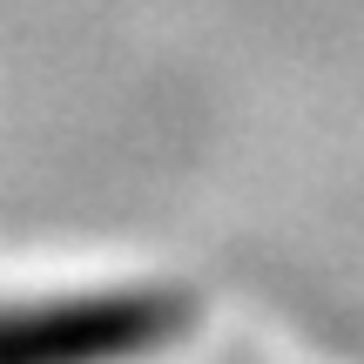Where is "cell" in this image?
<instances>
[{"instance_id":"1","label":"cell","mask_w":364,"mask_h":364,"mask_svg":"<svg viewBox=\"0 0 364 364\" xmlns=\"http://www.w3.org/2000/svg\"><path fill=\"white\" fill-rule=\"evenodd\" d=\"M196 304L176 290H81L0 304V364H135L182 344Z\"/></svg>"}]
</instances>
